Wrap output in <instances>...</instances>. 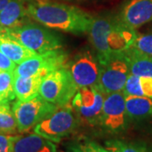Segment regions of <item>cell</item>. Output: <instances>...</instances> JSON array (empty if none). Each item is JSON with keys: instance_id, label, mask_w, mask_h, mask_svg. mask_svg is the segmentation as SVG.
Instances as JSON below:
<instances>
[{"instance_id": "cell-1", "label": "cell", "mask_w": 152, "mask_h": 152, "mask_svg": "<svg viewBox=\"0 0 152 152\" xmlns=\"http://www.w3.org/2000/svg\"><path fill=\"white\" fill-rule=\"evenodd\" d=\"M88 33L102 66L121 58L137 37L135 30L125 26L119 20L102 17H93Z\"/></svg>"}, {"instance_id": "cell-2", "label": "cell", "mask_w": 152, "mask_h": 152, "mask_svg": "<svg viewBox=\"0 0 152 152\" xmlns=\"http://www.w3.org/2000/svg\"><path fill=\"white\" fill-rule=\"evenodd\" d=\"M27 13L46 27L73 34L88 32L93 19L78 7L51 1L28 4Z\"/></svg>"}, {"instance_id": "cell-3", "label": "cell", "mask_w": 152, "mask_h": 152, "mask_svg": "<svg viewBox=\"0 0 152 152\" xmlns=\"http://www.w3.org/2000/svg\"><path fill=\"white\" fill-rule=\"evenodd\" d=\"M37 53L62 48L61 38L51 31L32 23L0 31Z\"/></svg>"}, {"instance_id": "cell-4", "label": "cell", "mask_w": 152, "mask_h": 152, "mask_svg": "<svg viewBox=\"0 0 152 152\" xmlns=\"http://www.w3.org/2000/svg\"><path fill=\"white\" fill-rule=\"evenodd\" d=\"M78 90L70 71L68 67H64L44 77L40 86L39 95L59 107L69 103Z\"/></svg>"}, {"instance_id": "cell-5", "label": "cell", "mask_w": 152, "mask_h": 152, "mask_svg": "<svg viewBox=\"0 0 152 152\" xmlns=\"http://www.w3.org/2000/svg\"><path fill=\"white\" fill-rule=\"evenodd\" d=\"M79 124L76 114L69 103L59 107L47 118L40 122L34 129V133L54 143H59L63 139L74 133Z\"/></svg>"}, {"instance_id": "cell-6", "label": "cell", "mask_w": 152, "mask_h": 152, "mask_svg": "<svg viewBox=\"0 0 152 152\" xmlns=\"http://www.w3.org/2000/svg\"><path fill=\"white\" fill-rule=\"evenodd\" d=\"M58 107L54 104L46 101L40 95L26 102L18 100L12 107L16 119L18 131L24 133L30 130L53 113Z\"/></svg>"}, {"instance_id": "cell-7", "label": "cell", "mask_w": 152, "mask_h": 152, "mask_svg": "<svg viewBox=\"0 0 152 152\" xmlns=\"http://www.w3.org/2000/svg\"><path fill=\"white\" fill-rule=\"evenodd\" d=\"M104 99V94L96 86L79 88L71 100V106L78 120L90 126H96L100 124Z\"/></svg>"}, {"instance_id": "cell-8", "label": "cell", "mask_w": 152, "mask_h": 152, "mask_svg": "<svg viewBox=\"0 0 152 152\" xmlns=\"http://www.w3.org/2000/svg\"><path fill=\"white\" fill-rule=\"evenodd\" d=\"M68 55L62 48L38 53L23 61L15 68L14 75L30 77L41 75L45 77L53 71L68 67Z\"/></svg>"}, {"instance_id": "cell-9", "label": "cell", "mask_w": 152, "mask_h": 152, "mask_svg": "<svg viewBox=\"0 0 152 152\" xmlns=\"http://www.w3.org/2000/svg\"><path fill=\"white\" fill-rule=\"evenodd\" d=\"M125 96L122 91L107 95L99 125L106 133L118 134L127 128Z\"/></svg>"}, {"instance_id": "cell-10", "label": "cell", "mask_w": 152, "mask_h": 152, "mask_svg": "<svg viewBox=\"0 0 152 152\" xmlns=\"http://www.w3.org/2000/svg\"><path fill=\"white\" fill-rule=\"evenodd\" d=\"M130 75L129 66L124 58H116L102 66L97 83L95 85L104 95L120 92L123 91Z\"/></svg>"}, {"instance_id": "cell-11", "label": "cell", "mask_w": 152, "mask_h": 152, "mask_svg": "<svg viewBox=\"0 0 152 152\" xmlns=\"http://www.w3.org/2000/svg\"><path fill=\"white\" fill-rule=\"evenodd\" d=\"M68 69L78 88H84L96 85L102 65L96 57L91 52L85 51L68 64Z\"/></svg>"}, {"instance_id": "cell-12", "label": "cell", "mask_w": 152, "mask_h": 152, "mask_svg": "<svg viewBox=\"0 0 152 152\" xmlns=\"http://www.w3.org/2000/svg\"><path fill=\"white\" fill-rule=\"evenodd\" d=\"M152 20V0H130L121 13L119 21L136 30Z\"/></svg>"}, {"instance_id": "cell-13", "label": "cell", "mask_w": 152, "mask_h": 152, "mask_svg": "<svg viewBox=\"0 0 152 152\" xmlns=\"http://www.w3.org/2000/svg\"><path fill=\"white\" fill-rule=\"evenodd\" d=\"M27 5L24 0H10L0 11V31L29 23Z\"/></svg>"}, {"instance_id": "cell-14", "label": "cell", "mask_w": 152, "mask_h": 152, "mask_svg": "<svg viewBox=\"0 0 152 152\" xmlns=\"http://www.w3.org/2000/svg\"><path fill=\"white\" fill-rule=\"evenodd\" d=\"M14 152H57L54 142L34 133L14 137Z\"/></svg>"}, {"instance_id": "cell-15", "label": "cell", "mask_w": 152, "mask_h": 152, "mask_svg": "<svg viewBox=\"0 0 152 152\" xmlns=\"http://www.w3.org/2000/svg\"><path fill=\"white\" fill-rule=\"evenodd\" d=\"M0 51L18 64L38 54L2 32H0Z\"/></svg>"}, {"instance_id": "cell-16", "label": "cell", "mask_w": 152, "mask_h": 152, "mask_svg": "<svg viewBox=\"0 0 152 152\" xmlns=\"http://www.w3.org/2000/svg\"><path fill=\"white\" fill-rule=\"evenodd\" d=\"M122 58L126 61L131 75L140 77H152V58L129 48Z\"/></svg>"}, {"instance_id": "cell-17", "label": "cell", "mask_w": 152, "mask_h": 152, "mask_svg": "<svg viewBox=\"0 0 152 152\" xmlns=\"http://www.w3.org/2000/svg\"><path fill=\"white\" fill-rule=\"evenodd\" d=\"M44 77L41 75L22 77L15 76L14 91L19 101L26 102L39 95V89Z\"/></svg>"}, {"instance_id": "cell-18", "label": "cell", "mask_w": 152, "mask_h": 152, "mask_svg": "<svg viewBox=\"0 0 152 152\" xmlns=\"http://www.w3.org/2000/svg\"><path fill=\"white\" fill-rule=\"evenodd\" d=\"M125 107L128 117L131 119H143L152 115V98L127 96Z\"/></svg>"}, {"instance_id": "cell-19", "label": "cell", "mask_w": 152, "mask_h": 152, "mask_svg": "<svg viewBox=\"0 0 152 152\" xmlns=\"http://www.w3.org/2000/svg\"><path fill=\"white\" fill-rule=\"evenodd\" d=\"M104 145L110 152H152L151 150L145 144L127 142L115 139L105 141Z\"/></svg>"}, {"instance_id": "cell-20", "label": "cell", "mask_w": 152, "mask_h": 152, "mask_svg": "<svg viewBox=\"0 0 152 152\" xmlns=\"http://www.w3.org/2000/svg\"><path fill=\"white\" fill-rule=\"evenodd\" d=\"M67 152H110L97 142L86 137L79 138L66 145Z\"/></svg>"}, {"instance_id": "cell-21", "label": "cell", "mask_w": 152, "mask_h": 152, "mask_svg": "<svg viewBox=\"0 0 152 152\" xmlns=\"http://www.w3.org/2000/svg\"><path fill=\"white\" fill-rule=\"evenodd\" d=\"M18 131L17 123L10 104L0 107V134H13Z\"/></svg>"}, {"instance_id": "cell-22", "label": "cell", "mask_w": 152, "mask_h": 152, "mask_svg": "<svg viewBox=\"0 0 152 152\" xmlns=\"http://www.w3.org/2000/svg\"><path fill=\"white\" fill-rule=\"evenodd\" d=\"M14 72H0V103L10 104L15 97Z\"/></svg>"}, {"instance_id": "cell-23", "label": "cell", "mask_w": 152, "mask_h": 152, "mask_svg": "<svg viewBox=\"0 0 152 152\" xmlns=\"http://www.w3.org/2000/svg\"><path fill=\"white\" fill-rule=\"evenodd\" d=\"M130 48L152 58V33L137 37Z\"/></svg>"}, {"instance_id": "cell-24", "label": "cell", "mask_w": 152, "mask_h": 152, "mask_svg": "<svg viewBox=\"0 0 152 152\" xmlns=\"http://www.w3.org/2000/svg\"><path fill=\"white\" fill-rule=\"evenodd\" d=\"M125 96H143L141 88H140V76L129 75L125 86L122 91Z\"/></svg>"}, {"instance_id": "cell-25", "label": "cell", "mask_w": 152, "mask_h": 152, "mask_svg": "<svg viewBox=\"0 0 152 152\" xmlns=\"http://www.w3.org/2000/svg\"><path fill=\"white\" fill-rule=\"evenodd\" d=\"M14 137L10 134H0V152H14Z\"/></svg>"}, {"instance_id": "cell-26", "label": "cell", "mask_w": 152, "mask_h": 152, "mask_svg": "<svg viewBox=\"0 0 152 152\" xmlns=\"http://www.w3.org/2000/svg\"><path fill=\"white\" fill-rule=\"evenodd\" d=\"M16 64L0 51V72H14Z\"/></svg>"}, {"instance_id": "cell-27", "label": "cell", "mask_w": 152, "mask_h": 152, "mask_svg": "<svg viewBox=\"0 0 152 152\" xmlns=\"http://www.w3.org/2000/svg\"><path fill=\"white\" fill-rule=\"evenodd\" d=\"M143 96L152 98V77H140Z\"/></svg>"}, {"instance_id": "cell-28", "label": "cell", "mask_w": 152, "mask_h": 152, "mask_svg": "<svg viewBox=\"0 0 152 152\" xmlns=\"http://www.w3.org/2000/svg\"><path fill=\"white\" fill-rule=\"evenodd\" d=\"M26 3L28 4H37V3H43V2H48L50 0H24Z\"/></svg>"}, {"instance_id": "cell-29", "label": "cell", "mask_w": 152, "mask_h": 152, "mask_svg": "<svg viewBox=\"0 0 152 152\" xmlns=\"http://www.w3.org/2000/svg\"><path fill=\"white\" fill-rule=\"evenodd\" d=\"M10 0H0V11L5 7Z\"/></svg>"}, {"instance_id": "cell-30", "label": "cell", "mask_w": 152, "mask_h": 152, "mask_svg": "<svg viewBox=\"0 0 152 152\" xmlns=\"http://www.w3.org/2000/svg\"><path fill=\"white\" fill-rule=\"evenodd\" d=\"M67 1H72V2H86L90 0H67Z\"/></svg>"}, {"instance_id": "cell-31", "label": "cell", "mask_w": 152, "mask_h": 152, "mask_svg": "<svg viewBox=\"0 0 152 152\" xmlns=\"http://www.w3.org/2000/svg\"><path fill=\"white\" fill-rule=\"evenodd\" d=\"M2 105H4V104H1V103H0V107H1Z\"/></svg>"}]
</instances>
